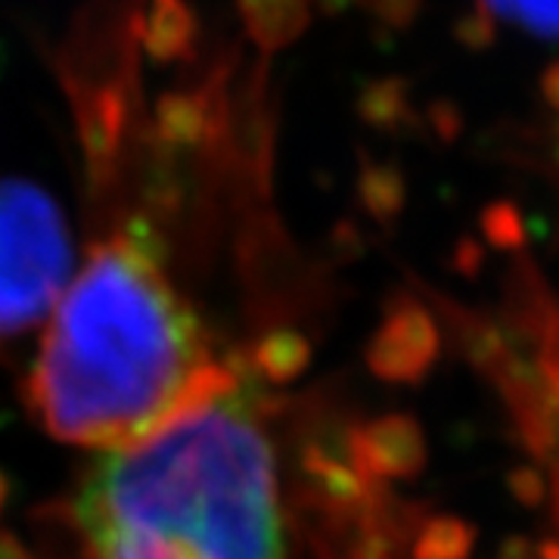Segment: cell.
<instances>
[{"instance_id":"3957f363","label":"cell","mask_w":559,"mask_h":559,"mask_svg":"<svg viewBox=\"0 0 559 559\" xmlns=\"http://www.w3.org/2000/svg\"><path fill=\"white\" fill-rule=\"evenodd\" d=\"M69 242L57 205L16 180L0 183V340L47 320L60 299Z\"/></svg>"},{"instance_id":"30bf717a","label":"cell","mask_w":559,"mask_h":559,"mask_svg":"<svg viewBox=\"0 0 559 559\" xmlns=\"http://www.w3.org/2000/svg\"><path fill=\"white\" fill-rule=\"evenodd\" d=\"M308 360V345L293 336V333H277L264 342L259 348V364L261 370L271 377V380H289L296 377Z\"/></svg>"},{"instance_id":"2e32d148","label":"cell","mask_w":559,"mask_h":559,"mask_svg":"<svg viewBox=\"0 0 559 559\" xmlns=\"http://www.w3.org/2000/svg\"><path fill=\"white\" fill-rule=\"evenodd\" d=\"M547 97H550V103L559 109V72H554L550 81H547Z\"/></svg>"},{"instance_id":"7a4b0ae2","label":"cell","mask_w":559,"mask_h":559,"mask_svg":"<svg viewBox=\"0 0 559 559\" xmlns=\"http://www.w3.org/2000/svg\"><path fill=\"white\" fill-rule=\"evenodd\" d=\"M249 370L146 439L94 454L84 559H286L274 441Z\"/></svg>"},{"instance_id":"52a82bcc","label":"cell","mask_w":559,"mask_h":559,"mask_svg":"<svg viewBox=\"0 0 559 559\" xmlns=\"http://www.w3.org/2000/svg\"><path fill=\"white\" fill-rule=\"evenodd\" d=\"M476 528L460 516H426L411 538V559H469Z\"/></svg>"},{"instance_id":"7c38bea8","label":"cell","mask_w":559,"mask_h":559,"mask_svg":"<svg viewBox=\"0 0 559 559\" xmlns=\"http://www.w3.org/2000/svg\"><path fill=\"white\" fill-rule=\"evenodd\" d=\"M510 491L522 507H540L547 500V479L535 466H516L510 473Z\"/></svg>"},{"instance_id":"5b68a950","label":"cell","mask_w":559,"mask_h":559,"mask_svg":"<svg viewBox=\"0 0 559 559\" xmlns=\"http://www.w3.org/2000/svg\"><path fill=\"white\" fill-rule=\"evenodd\" d=\"M426 436L411 414H385L348 429L345 460L370 481L414 479L426 466Z\"/></svg>"},{"instance_id":"277c9868","label":"cell","mask_w":559,"mask_h":559,"mask_svg":"<svg viewBox=\"0 0 559 559\" xmlns=\"http://www.w3.org/2000/svg\"><path fill=\"white\" fill-rule=\"evenodd\" d=\"M441 355V333L432 311L414 296H401L389 305L380 330L367 345L370 370L385 382L417 385L426 380Z\"/></svg>"},{"instance_id":"6da1fadb","label":"cell","mask_w":559,"mask_h":559,"mask_svg":"<svg viewBox=\"0 0 559 559\" xmlns=\"http://www.w3.org/2000/svg\"><path fill=\"white\" fill-rule=\"evenodd\" d=\"M240 373L218 355L153 224L121 212L44 320L25 395L50 439L100 454L146 439Z\"/></svg>"},{"instance_id":"5bb4252c","label":"cell","mask_w":559,"mask_h":559,"mask_svg":"<svg viewBox=\"0 0 559 559\" xmlns=\"http://www.w3.org/2000/svg\"><path fill=\"white\" fill-rule=\"evenodd\" d=\"M479 261H481V249H479V246H476V242H469V240L460 242L457 267H460V271H463V274H476Z\"/></svg>"},{"instance_id":"8992f818","label":"cell","mask_w":559,"mask_h":559,"mask_svg":"<svg viewBox=\"0 0 559 559\" xmlns=\"http://www.w3.org/2000/svg\"><path fill=\"white\" fill-rule=\"evenodd\" d=\"M444 314H451L463 358L485 377H495L503 367V360L510 358V342H507V333L500 330V323L469 314V311L454 308V305H444Z\"/></svg>"},{"instance_id":"9c48e42d","label":"cell","mask_w":559,"mask_h":559,"mask_svg":"<svg viewBox=\"0 0 559 559\" xmlns=\"http://www.w3.org/2000/svg\"><path fill=\"white\" fill-rule=\"evenodd\" d=\"M360 197L380 224H392L404 209V180L392 168H370L360 180Z\"/></svg>"},{"instance_id":"ba28073f","label":"cell","mask_w":559,"mask_h":559,"mask_svg":"<svg viewBox=\"0 0 559 559\" xmlns=\"http://www.w3.org/2000/svg\"><path fill=\"white\" fill-rule=\"evenodd\" d=\"M500 22H513L540 38H559V0H481Z\"/></svg>"},{"instance_id":"9a60e30c","label":"cell","mask_w":559,"mask_h":559,"mask_svg":"<svg viewBox=\"0 0 559 559\" xmlns=\"http://www.w3.org/2000/svg\"><path fill=\"white\" fill-rule=\"evenodd\" d=\"M547 503H550V516L557 522L559 532V463L550 466V479H547Z\"/></svg>"},{"instance_id":"8fae6325","label":"cell","mask_w":559,"mask_h":559,"mask_svg":"<svg viewBox=\"0 0 559 559\" xmlns=\"http://www.w3.org/2000/svg\"><path fill=\"white\" fill-rule=\"evenodd\" d=\"M481 230L491 246L503 252H520L525 246V224L513 202H495L481 212Z\"/></svg>"},{"instance_id":"4fadbf2b","label":"cell","mask_w":559,"mask_h":559,"mask_svg":"<svg viewBox=\"0 0 559 559\" xmlns=\"http://www.w3.org/2000/svg\"><path fill=\"white\" fill-rule=\"evenodd\" d=\"M498 559H538V544H532L528 538H507Z\"/></svg>"}]
</instances>
